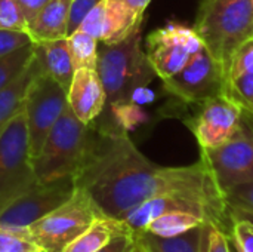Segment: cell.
<instances>
[{
  "label": "cell",
  "instance_id": "obj_1",
  "mask_svg": "<svg viewBox=\"0 0 253 252\" xmlns=\"http://www.w3.org/2000/svg\"><path fill=\"white\" fill-rule=\"evenodd\" d=\"M74 184L87 192L101 211L113 218L162 195L190 196L230 218L225 196L202 156L188 166L156 165L122 128L95 129Z\"/></svg>",
  "mask_w": 253,
  "mask_h": 252
},
{
  "label": "cell",
  "instance_id": "obj_2",
  "mask_svg": "<svg viewBox=\"0 0 253 252\" xmlns=\"http://www.w3.org/2000/svg\"><path fill=\"white\" fill-rule=\"evenodd\" d=\"M193 30L227 79L233 53L253 37L252 0H202Z\"/></svg>",
  "mask_w": 253,
  "mask_h": 252
},
{
  "label": "cell",
  "instance_id": "obj_3",
  "mask_svg": "<svg viewBox=\"0 0 253 252\" xmlns=\"http://www.w3.org/2000/svg\"><path fill=\"white\" fill-rule=\"evenodd\" d=\"M93 134L95 126L80 122L67 105L46 137L39 154L33 157L39 183L74 178L83 166Z\"/></svg>",
  "mask_w": 253,
  "mask_h": 252
},
{
  "label": "cell",
  "instance_id": "obj_4",
  "mask_svg": "<svg viewBox=\"0 0 253 252\" xmlns=\"http://www.w3.org/2000/svg\"><path fill=\"white\" fill-rule=\"evenodd\" d=\"M96 71L101 77L107 104H127L145 88L156 73L141 48V28L119 43L104 45L98 50Z\"/></svg>",
  "mask_w": 253,
  "mask_h": 252
},
{
  "label": "cell",
  "instance_id": "obj_5",
  "mask_svg": "<svg viewBox=\"0 0 253 252\" xmlns=\"http://www.w3.org/2000/svg\"><path fill=\"white\" fill-rule=\"evenodd\" d=\"M105 215L95 201L80 187L43 218L27 227L30 239L43 251L61 252L82 235L96 218Z\"/></svg>",
  "mask_w": 253,
  "mask_h": 252
},
{
  "label": "cell",
  "instance_id": "obj_6",
  "mask_svg": "<svg viewBox=\"0 0 253 252\" xmlns=\"http://www.w3.org/2000/svg\"><path fill=\"white\" fill-rule=\"evenodd\" d=\"M37 183L27 119L21 110L0 134V211Z\"/></svg>",
  "mask_w": 253,
  "mask_h": 252
},
{
  "label": "cell",
  "instance_id": "obj_7",
  "mask_svg": "<svg viewBox=\"0 0 253 252\" xmlns=\"http://www.w3.org/2000/svg\"><path fill=\"white\" fill-rule=\"evenodd\" d=\"M222 193L253 181V122L243 110L237 132L219 147L202 150Z\"/></svg>",
  "mask_w": 253,
  "mask_h": 252
},
{
  "label": "cell",
  "instance_id": "obj_8",
  "mask_svg": "<svg viewBox=\"0 0 253 252\" xmlns=\"http://www.w3.org/2000/svg\"><path fill=\"white\" fill-rule=\"evenodd\" d=\"M67 105V91L40 68L30 83L24 101L31 157L39 154L46 137Z\"/></svg>",
  "mask_w": 253,
  "mask_h": 252
},
{
  "label": "cell",
  "instance_id": "obj_9",
  "mask_svg": "<svg viewBox=\"0 0 253 252\" xmlns=\"http://www.w3.org/2000/svg\"><path fill=\"white\" fill-rule=\"evenodd\" d=\"M193 105L196 111L182 122L191 129L200 150L222 146L240 128L243 108L228 97L227 91Z\"/></svg>",
  "mask_w": 253,
  "mask_h": 252
},
{
  "label": "cell",
  "instance_id": "obj_10",
  "mask_svg": "<svg viewBox=\"0 0 253 252\" xmlns=\"http://www.w3.org/2000/svg\"><path fill=\"white\" fill-rule=\"evenodd\" d=\"M202 48L193 27L169 22L147 37L145 53L156 76L165 80L181 71Z\"/></svg>",
  "mask_w": 253,
  "mask_h": 252
},
{
  "label": "cell",
  "instance_id": "obj_11",
  "mask_svg": "<svg viewBox=\"0 0 253 252\" xmlns=\"http://www.w3.org/2000/svg\"><path fill=\"white\" fill-rule=\"evenodd\" d=\"M163 88L182 102L196 104L225 92L227 79L221 65L203 46L181 71L163 80Z\"/></svg>",
  "mask_w": 253,
  "mask_h": 252
},
{
  "label": "cell",
  "instance_id": "obj_12",
  "mask_svg": "<svg viewBox=\"0 0 253 252\" xmlns=\"http://www.w3.org/2000/svg\"><path fill=\"white\" fill-rule=\"evenodd\" d=\"M74 178L37 183L0 211V226L24 229L64 203L74 192Z\"/></svg>",
  "mask_w": 253,
  "mask_h": 252
},
{
  "label": "cell",
  "instance_id": "obj_13",
  "mask_svg": "<svg viewBox=\"0 0 253 252\" xmlns=\"http://www.w3.org/2000/svg\"><path fill=\"white\" fill-rule=\"evenodd\" d=\"M67 101L80 122L93 125L107 104L105 91L98 71L93 68H77L67 92Z\"/></svg>",
  "mask_w": 253,
  "mask_h": 252
},
{
  "label": "cell",
  "instance_id": "obj_14",
  "mask_svg": "<svg viewBox=\"0 0 253 252\" xmlns=\"http://www.w3.org/2000/svg\"><path fill=\"white\" fill-rule=\"evenodd\" d=\"M150 1L151 0H105L101 43H119L139 30Z\"/></svg>",
  "mask_w": 253,
  "mask_h": 252
},
{
  "label": "cell",
  "instance_id": "obj_15",
  "mask_svg": "<svg viewBox=\"0 0 253 252\" xmlns=\"http://www.w3.org/2000/svg\"><path fill=\"white\" fill-rule=\"evenodd\" d=\"M33 56L42 71L68 92L76 68L71 59L67 37L33 42Z\"/></svg>",
  "mask_w": 253,
  "mask_h": 252
},
{
  "label": "cell",
  "instance_id": "obj_16",
  "mask_svg": "<svg viewBox=\"0 0 253 252\" xmlns=\"http://www.w3.org/2000/svg\"><path fill=\"white\" fill-rule=\"evenodd\" d=\"M71 3L73 0H50L30 27L31 40L40 42L67 37Z\"/></svg>",
  "mask_w": 253,
  "mask_h": 252
},
{
  "label": "cell",
  "instance_id": "obj_17",
  "mask_svg": "<svg viewBox=\"0 0 253 252\" xmlns=\"http://www.w3.org/2000/svg\"><path fill=\"white\" fill-rule=\"evenodd\" d=\"M208 224L172 238H160L147 232H138L135 238L148 252H205Z\"/></svg>",
  "mask_w": 253,
  "mask_h": 252
},
{
  "label": "cell",
  "instance_id": "obj_18",
  "mask_svg": "<svg viewBox=\"0 0 253 252\" xmlns=\"http://www.w3.org/2000/svg\"><path fill=\"white\" fill-rule=\"evenodd\" d=\"M39 71H40V65L33 56L27 68L13 82H10L6 88L0 91V134L12 122V119L21 110H24L27 91Z\"/></svg>",
  "mask_w": 253,
  "mask_h": 252
},
{
  "label": "cell",
  "instance_id": "obj_19",
  "mask_svg": "<svg viewBox=\"0 0 253 252\" xmlns=\"http://www.w3.org/2000/svg\"><path fill=\"white\" fill-rule=\"evenodd\" d=\"M130 230L122 220L102 215L96 218L82 235L71 241L61 252H96L114 235Z\"/></svg>",
  "mask_w": 253,
  "mask_h": 252
},
{
  "label": "cell",
  "instance_id": "obj_20",
  "mask_svg": "<svg viewBox=\"0 0 253 252\" xmlns=\"http://www.w3.org/2000/svg\"><path fill=\"white\" fill-rule=\"evenodd\" d=\"M203 224H206V221L199 215H194L185 211H172L153 220L142 232H147L160 238H172V236L182 235Z\"/></svg>",
  "mask_w": 253,
  "mask_h": 252
},
{
  "label": "cell",
  "instance_id": "obj_21",
  "mask_svg": "<svg viewBox=\"0 0 253 252\" xmlns=\"http://www.w3.org/2000/svg\"><path fill=\"white\" fill-rule=\"evenodd\" d=\"M67 42L76 70L77 68L96 70L99 42L95 37H92L90 34L82 30H76L70 36H67Z\"/></svg>",
  "mask_w": 253,
  "mask_h": 252
},
{
  "label": "cell",
  "instance_id": "obj_22",
  "mask_svg": "<svg viewBox=\"0 0 253 252\" xmlns=\"http://www.w3.org/2000/svg\"><path fill=\"white\" fill-rule=\"evenodd\" d=\"M230 218L253 223V181L236 186L224 193Z\"/></svg>",
  "mask_w": 253,
  "mask_h": 252
},
{
  "label": "cell",
  "instance_id": "obj_23",
  "mask_svg": "<svg viewBox=\"0 0 253 252\" xmlns=\"http://www.w3.org/2000/svg\"><path fill=\"white\" fill-rule=\"evenodd\" d=\"M33 59V43L0 56V91L13 82Z\"/></svg>",
  "mask_w": 253,
  "mask_h": 252
},
{
  "label": "cell",
  "instance_id": "obj_24",
  "mask_svg": "<svg viewBox=\"0 0 253 252\" xmlns=\"http://www.w3.org/2000/svg\"><path fill=\"white\" fill-rule=\"evenodd\" d=\"M0 30L30 34V25L16 0H0Z\"/></svg>",
  "mask_w": 253,
  "mask_h": 252
},
{
  "label": "cell",
  "instance_id": "obj_25",
  "mask_svg": "<svg viewBox=\"0 0 253 252\" xmlns=\"http://www.w3.org/2000/svg\"><path fill=\"white\" fill-rule=\"evenodd\" d=\"M251 71H253V37L245 40L233 53L227 73V83Z\"/></svg>",
  "mask_w": 253,
  "mask_h": 252
},
{
  "label": "cell",
  "instance_id": "obj_26",
  "mask_svg": "<svg viewBox=\"0 0 253 252\" xmlns=\"http://www.w3.org/2000/svg\"><path fill=\"white\" fill-rule=\"evenodd\" d=\"M227 94L245 111L253 113V71L228 82Z\"/></svg>",
  "mask_w": 253,
  "mask_h": 252
},
{
  "label": "cell",
  "instance_id": "obj_27",
  "mask_svg": "<svg viewBox=\"0 0 253 252\" xmlns=\"http://www.w3.org/2000/svg\"><path fill=\"white\" fill-rule=\"evenodd\" d=\"M230 241L237 252H253V223L248 220H231Z\"/></svg>",
  "mask_w": 253,
  "mask_h": 252
},
{
  "label": "cell",
  "instance_id": "obj_28",
  "mask_svg": "<svg viewBox=\"0 0 253 252\" xmlns=\"http://www.w3.org/2000/svg\"><path fill=\"white\" fill-rule=\"evenodd\" d=\"M104 13H105V0H102L98 6H95L80 22L77 30H82L92 37H95L98 42H101L102 34V25H104Z\"/></svg>",
  "mask_w": 253,
  "mask_h": 252
},
{
  "label": "cell",
  "instance_id": "obj_29",
  "mask_svg": "<svg viewBox=\"0 0 253 252\" xmlns=\"http://www.w3.org/2000/svg\"><path fill=\"white\" fill-rule=\"evenodd\" d=\"M102 0H73L71 7H70V18H68V28H67V36L74 33L83 18L101 3Z\"/></svg>",
  "mask_w": 253,
  "mask_h": 252
},
{
  "label": "cell",
  "instance_id": "obj_30",
  "mask_svg": "<svg viewBox=\"0 0 253 252\" xmlns=\"http://www.w3.org/2000/svg\"><path fill=\"white\" fill-rule=\"evenodd\" d=\"M205 252H233L228 233L213 224H208Z\"/></svg>",
  "mask_w": 253,
  "mask_h": 252
},
{
  "label": "cell",
  "instance_id": "obj_31",
  "mask_svg": "<svg viewBox=\"0 0 253 252\" xmlns=\"http://www.w3.org/2000/svg\"><path fill=\"white\" fill-rule=\"evenodd\" d=\"M31 43H33V40H31L30 34H27V33L0 30V56L12 52L18 48L31 45Z\"/></svg>",
  "mask_w": 253,
  "mask_h": 252
},
{
  "label": "cell",
  "instance_id": "obj_32",
  "mask_svg": "<svg viewBox=\"0 0 253 252\" xmlns=\"http://www.w3.org/2000/svg\"><path fill=\"white\" fill-rule=\"evenodd\" d=\"M136 244L135 233L132 230H126L114 235L105 245H102L96 252H129Z\"/></svg>",
  "mask_w": 253,
  "mask_h": 252
},
{
  "label": "cell",
  "instance_id": "obj_33",
  "mask_svg": "<svg viewBox=\"0 0 253 252\" xmlns=\"http://www.w3.org/2000/svg\"><path fill=\"white\" fill-rule=\"evenodd\" d=\"M19 7L24 12V16L28 22V25L31 27V24L34 22V19L37 18V15L40 13V10L50 1V0H16Z\"/></svg>",
  "mask_w": 253,
  "mask_h": 252
},
{
  "label": "cell",
  "instance_id": "obj_34",
  "mask_svg": "<svg viewBox=\"0 0 253 252\" xmlns=\"http://www.w3.org/2000/svg\"><path fill=\"white\" fill-rule=\"evenodd\" d=\"M135 239H136V238H135ZM129 252H148V251H147V250H145V248H144V247H142V245H141V244L136 241L135 247H133V248H132V250H130Z\"/></svg>",
  "mask_w": 253,
  "mask_h": 252
},
{
  "label": "cell",
  "instance_id": "obj_35",
  "mask_svg": "<svg viewBox=\"0 0 253 252\" xmlns=\"http://www.w3.org/2000/svg\"><path fill=\"white\" fill-rule=\"evenodd\" d=\"M246 113H248V111H246ZM248 116L251 117V120H252V122H253V116H252V114H251V113H248Z\"/></svg>",
  "mask_w": 253,
  "mask_h": 252
},
{
  "label": "cell",
  "instance_id": "obj_36",
  "mask_svg": "<svg viewBox=\"0 0 253 252\" xmlns=\"http://www.w3.org/2000/svg\"><path fill=\"white\" fill-rule=\"evenodd\" d=\"M230 242H231V241H230ZM231 250H233V252H237V251H236V248L233 247V244H231Z\"/></svg>",
  "mask_w": 253,
  "mask_h": 252
},
{
  "label": "cell",
  "instance_id": "obj_37",
  "mask_svg": "<svg viewBox=\"0 0 253 252\" xmlns=\"http://www.w3.org/2000/svg\"><path fill=\"white\" fill-rule=\"evenodd\" d=\"M252 13H253V0H252Z\"/></svg>",
  "mask_w": 253,
  "mask_h": 252
},
{
  "label": "cell",
  "instance_id": "obj_38",
  "mask_svg": "<svg viewBox=\"0 0 253 252\" xmlns=\"http://www.w3.org/2000/svg\"><path fill=\"white\" fill-rule=\"evenodd\" d=\"M40 252H46V251H43V250H42V251H40Z\"/></svg>",
  "mask_w": 253,
  "mask_h": 252
},
{
  "label": "cell",
  "instance_id": "obj_39",
  "mask_svg": "<svg viewBox=\"0 0 253 252\" xmlns=\"http://www.w3.org/2000/svg\"><path fill=\"white\" fill-rule=\"evenodd\" d=\"M251 114H252V116H253V113H251Z\"/></svg>",
  "mask_w": 253,
  "mask_h": 252
}]
</instances>
